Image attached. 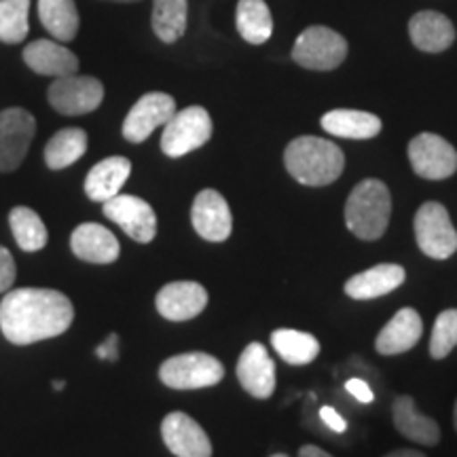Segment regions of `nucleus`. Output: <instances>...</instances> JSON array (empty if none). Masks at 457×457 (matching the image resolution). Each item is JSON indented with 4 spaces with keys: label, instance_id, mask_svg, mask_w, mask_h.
Wrapping results in <instances>:
<instances>
[{
    "label": "nucleus",
    "instance_id": "34",
    "mask_svg": "<svg viewBox=\"0 0 457 457\" xmlns=\"http://www.w3.org/2000/svg\"><path fill=\"white\" fill-rule=\"evenodd\" d=\"M345 390L350 392L353 398L360 400V403H364V404L373 403V400H375V394H373V390H370V387H369L367 381L356 379V377H353V379L347 381V384H345Z\"/></svg>",
    "mask_w": 457,
    "mask_h": 457
},
{
    "label": "nucleus",
    "instance_id": "10",
    "mask_svg": "<svg viewBox=\"0 0 457 457\" xmlns=\"http://www.w3.org/2000/svg\"><path fill=\"white\" fill-rule=\"evenodd\" d=\"M37 121L24 108L0 112V171H13L21 165L32 145Z\"/></svg>",
    "mask_w": 457,
    "mask_h": 457
},
{
    "label": "nucleus",
    "instance_id": "39",
    "mask_svg": "<svg viewBox=\"0 0 457 457\" xmlns=\"http://www.w3.org/2000/svg\"><path fill=\"white\" fill-rule=\"evenodd\" d=\"M64 381H54V387H55V390H64Z\"/></svg>",
    "mask_w": 457,
    "mask_h": 457
},
{
    "label": "nucleus",
    "instance_id": "8",
    "mask_svg": "<svg viewBox=\"0 0 457 457\" xmlns=\"http://www.w3.org/2000/svg\"><path fill=\"white\" fill-rule=\"evenodd\" d=\"M49 104L60 114L79 117V114L94 112L104 100V85L94 77L68 74L51 83L47 91Z\"/></svg>",
    "mask_w": 457,
    "mask_h": 457
},
{
    "label": "nucleus",
    "instance_id": "3",
    "mask_svg": "<svg viewBox=\"0 0 457 457\" xmlns=\"http://www.w3.org/2000/svg\"><path fill=\"white\" fill-rule=\"evenodd\" d=\"M392 216V195L386 182L367 179L353 187L345 202V225L362 242L384 237Z\"/></svg>",
    "mask_w": 457,
    "mask_h": 457
},
{
    "label": "nucleus",
    "instance_id": "7",
    "mask_svg": "<svg viewBox=\"0 0 457 457\" xmlns=\"http://www.w3.org/2000/svg\"><path fill=\"white\" fill-rule=\"evenodd\" d=\"M415 239L426 256L445 261L457 253V231L443 204L426 202L415 214Z\"/></svg>",
    "mask_w": 457,
    "mask_h": 457
},
{
    "label": "nucleus",
    "instance_id": "40",
    "mask_svg": "<svg viewBox=\"0 0 457 457\" xmlns=\"http://www.w3.org/2000/svg\"><path fill=\"white\" fill-rule=\"evenodd\" d=\"M453 426H455V432H457V400H455V409H453Z\"/></svg>",
    "mask_w": 457,
    "mask_h": 457
},
{
    "label": "nucleus",
    "instance_id": "36",
    "mask_svg": "<svg viewBox=\"0 0 457 457\" xmlns=\"http://www.w3.org/2000/svg\"><path fill=\"white\" fill-rule=\"evenodd\" d=\"M96 356L102 358V360H111V362H114V360L119 358V335L108 337V339L102 343L98 350H96Z\"/></svg>",
    "mask_w": 457,
    "mask_h": 457
},
{
    "label": "nucleus",
    "instance_id": "17",
    "mask_svg": "<svg viewBox=\"0 0 457 457\" xmlns=\"http://www.w3.org/2000/svg\"><path fill=\"white\" fill-rule=\"evenodd\" d=\"M71 248L77 259L96 262V265L114 262L121 253L117 237L106 227L96 225V222H83L74 228L71 236Z\"/></svg>",
    "mask_w": 457,
    "mask_h": 457
},
{
    "label": "nucleus",
    "instance_id": "35",
    "mask_svg": "<svg viewBox=\"0 0 457 457\" xmlns=\"http://www.w3.org/2000/svg\"><path fill=\"white\" fill-rule=\"evenodd\" d=\"M320 417H322V421L330 428V430L345 432V428H347L345 420H343V417L337 413L333 407H322V409H320Z\"/></svg>",
    "mask_w": 457,
    "mask_h": 457
},
{
    "label": "nucleus",
    "instance_id": "11",
    "mask_svg": "<svg viewBox=\"0 0 457 457\" xmlns=\"http://www.w3.org/2000/svg\"><path fill=\"white\" fill-rule=\"evenodd\" d=\"M104 216L123 228L138 244L153 242L157 236V216L151 204L134 195H121L104 202Z\"/></svg>",
    "mask_w": 457,
    "mask_h": 457
},
{
    "label": "nucleus",
    "instance_id": "18",
    "mask_svg": "<svg viewBox=\"0 0 457 457\" xmlns=\"http://www.w3.org/2000/svg\"><path fill=\"white\" fill-rule=\"evenodd\" d=\"M421 333H424V322L420 313L413 307H403L377 335L375 347L384 356H396L413 350L421 339Z\"/></svg>",
    "mask_w": 457,
    "mask_h": 457
},
{
    "label": "nucleus",
    "instance_id": "41",
    "mask_svg": "<svg viewBox=\"0 0 457 457\" xmlns=\"http://www.w3.org/2000/svg\"><path fill=\"white\" fill-rule=\"evenodd\" d=\"M114 3H138V0H114Z\"/></svg>",
    "mask_w": 457,
    "mask_h": 457
},
{
    "label": "nucleus",
    "instance_id": "19",
    "mask_svg": "<svg viewBox=\"0 0 457 457\" xmlns=\"http://www.w3.org/2000/svg\"><path fill=\"white\" fill-rule=\"evenodd\" d=\"M409 37L424 54H441L455 43V26L447 15L436 11H420L411 17Z\"/></svg>",
    "mask_w": 457,
    "mask_h": 457
},
{
    "label": "nucleus",
    "instance_id": "33",
    "mask_svg": "<svg viewBox=\"0 0 457 457\" xmlns=\"http://www.w3.org/2000/svg\"><path fill=\"white\" fill-rule=\"evenodd\" d=\"M17 278V267L13 254L4 245H0V293H9Z\"/></svg>",
    "mask_w": 457,
    "mask_h": 457
},
{
    "label": "nucleus",
    "instance_id": "15",
    "mask_svg": "<svg viewBox=\"0 0 457 457\" xmlns=\"http://www.w3.org/2000/svg\"><path fill=\"white\" fill-rule=\"evenodd\" d=\"M237 379L250 396L265 400L276 390V364L262 343H248L237 360Z\"/></svg>",
    "mask_w": 457,
    "mask_h": 457
},
{
    "label": "nucleus",
    "instance_id": "29",
    "mask_svg": "<svg viewBox=\"0 0 457 457\" xmlns=\"http://www.w3.org/2000/svg\"><path fill=\"white\" fill-rule=\"evenodd\" d=\"M188 0H153V30L163 43H176L187 32Z\"/></svg>",
    "mask_w": 457,
    "mask_h": 457
},
{
    "label": "nucleus",
    "instance_id": "26",
    "mask_svg": "<svg viewBox=\"0 0 457 457\" xmlns=\"http://www.w3.org/2000/svg\"><path fill=\"white\" fill-rule=\"evenodd\" d=\"M38 17L60 43H71L77 37L79 11L74 0H38Z\"/></svg>",
    "mask_w": 457,
    "mask_h": 457
},
{
    "label": "nucleus",
    "instance_id": "16",
    "mask_svg": "<svg viewBox=\"0 0 457 457\" xmlns=\"http://www.w3.org/2000/svg\"><path fill=\"white\" fill-rule=\"evenodd\" d=\"M155 305L170 322H187L205 310L208 290L197 282H171L159 290Z\"/></svg>",
    "mask_w": 457,
    "mask_h": 457
},
{
    "label": "nucleus",
    "instance_id": "4",
    "mask_svg": "<svg viewBox=\"0 0 457 457\" xmlns=\"http://www.w3.org/2000/svg\"><path fill=\"white\" fill-rule=\"evenodd\" d=\"M225 367L219 358L204 352H188L165 360L159 369V379L171 390H202L220 384Z\"/></svg>",
    "mask_w": 457,
    "mask_h": 457
},
{
    "label": "nucleus",
    "instance_id": "12",
    "mask_svg": "<svg viewBox=\"0 0 457 457\" xmlns=\"http://www.w3.org/2000/svg\"><path fill=\"white\" fill-rule=\"evenodd\" d=\"M176 114V102L171 96L153 91V94L142 96V98L131 106L123 121V138L140 145L157 128H162Z\"/></svg>",
    "mask_w": 457,
    "mask_h": 457
},
{
    "label": "nucleus",
    "instance_id": "1",
    "mask_svg": "<svg viewBox=\"0 0 457 457\" xmlns=\"http://www.w3.org/2000/svg\"><path fill=\"white\" fill-rule=\"evenodd\" d=\"M72 320V303L60 290L17 288L0 303V330L15 345L64 335Z\"/></svg>",
    "mask_w": 457,
    "mask_h": 457
},
{
    "label": "nucleus",
    "instance_id": "24",
    "mask_svg": "<svg viewBox=\"0 0 457 457\" xmlns=\"http://www.w3.org/2000/svg\"><path fill=\"white\" fill-rule=\"evenodd\" d=\"M320 125L330 136H339V138L347 140H369L375 138L381 131V119L377 114L364 111H347V108L327 112L320 119Z\"/></svg>",
    "mask_w": 457,
    "mask_h": 457
},
{
    "label": "nucleus",
    "instance_id": "9",
    "mask_svg": "<svg viewBox=\"0 0 457 457\" xmlns=\"http://www.w3.org/2000/svg\"><path fill=\"white\" fill-rule=\"evenodd\" d=\"M409 162L420 179L445 180L457 171V151L443 136L424 131L409 142Z\"/></svg>",
    "mask_w": 457,
    "mask_h": 457
},
{
    "label": "nucleus",
    "instance_id": "42",
    "mask_svg": "<svg viewBox=\"0 0 457 457\" xmlns=\"http://www.w3.org/2000/svg\"><path fill=\"white\" fill-rule=\"evenodd\" d=\"M271 457H288L286 453H276V455H271Z\"/></svg>",
    "mask_w": 457,
    "mask_h": 457
},
{
    "label": "nucleus",
    "instance_id": "28",
    "mask_svg": "<svg viewBox=\"0 0 457 457\" xmlns=\"http://www.w3.org/2000/svg\"><path fill=\"white\" fill-rule=\"evenodd\" d=\"M87 151V134L79 128L60 129L45 146V163L51 170H64L77 163Z\"/></svg>",
    "mask_w": 457,
    "mask_h": 457
},
{
    "label": "nucleus",
    "instance_id": "22",
    "mask_svg": "<svg viewBox=\"0 0 457 457\" xmlns=\"http://www.w3.org/2000/svg\"><path fill=\"white\" fill-rule=\"evenodd\" d=\"M392 417L396 430L404 438L417 445H426L434 447L441 441V428L432 417L420 413L415 407V400L411 396H398L392 404Z\"/></svg>",
    "mask_w": 457,
    "mask_h": 457
},
{
    "label": "nucleus",
    "instance_id": "38",
    "mask_svg": "<svg viewBox=\"0 0 457 457\" xmlns=\"http://www.w3.org/2000/svg\"><path fill=\"white\" fill-rule=\"evenodd\" d=\"M384 457H426L421 451H415V449H398V451H392V453H387Z\"/></svg>",
    "mask_w": 457,
    "mask_h": 457
},
{
    "label": "nucleus",
    "instance_id": "6",
    "mask_svg": "<svg viewBox=\"0 0 457 457\" xmlns=\"http://www.w3.org/2000/svg\"><path fill=\"white\" fill-rule=\"evenodd\" d=\"M212 138V119L202 106H188L185 111H176L174 117L163 125L162 151L176 159L202 148Z\"/></svg>",
    "mask_w": 457,
    "mask_h": 457
},
{
    "label": "nucleus",
    "instance_id": "21",
    "mask_svg": "<svg viewBox=\"0 0 457 457\" xmlns=\"http://www.w3.org/2000/svg\"><path fill=\"white\" fill-rule=\"evenodd\" d=\"M404 278H407V271L403 267L394 265V262H384V265H375L347 279L345 295L356 301L377 299V296H384L403 286Z\"/></svg>",
    "mask_w": 457,
    "mask_h": 457
},
{
    "label": "nucleus",
    "instance_id": "13",
    "mask_svg": "<svg viewBox=\"0 0 457 457\" xmlns=\"http://www.w3.org/2000/svg\"><path fill=\"white\" fill-rule=\"evenodd\" d=\"M191 220L197 236L205 242H225L233 231V216L227 199L214 188H204L191 208Z\"/></svg>",
    "mask_w": 457,
    "mask_h": 457
},
{
    "label": "nucleus",
    "instance_id": "2",
    "mask_svg": "<svg viewBox=\"0 0 457 457\" xmlns=\"http://www.w3.org/2000/svg\"><path fill=\"white\" fill-rule=\"evenodd\" d=\"M284 165L305 187H327L343 174L345 157L335 142L318 136H299L286 146Z\"/></svg>",
    "mask_w": 457,
    "mask_h": 457
},
{
    "label": "nucleus",
    "instance_id": "30",
    "mask_svg": "<svg viewBox=\"0 0 457 457\" xmlns=\"http://www.w3.org/2000/svg\"><path fill=\"white\" fill-rule=\"evenodd\" d=\"M9 225L17 245L26 250V253H37V250H43L47 245V227H45L41 216L34 212L32 208L17 205V208L11 210Z\"/></svg>",
    "mask_w": 457,
    "mask_h": 457
},
{
    "label": "nucleus",
    "instance_id": "14",
    "mask_svg": "<svg viewBox=\"0 0 457 457\" xmlns=\"http://www.w3.org/2000/svg\"><path fill=\"white\" fill-rule=\"evenodd\" d=\"M162 436L165 447L176 457H212V443L193 417L174 411L163 420Z\"/></svg>",
    "mask_w": 457,
    "mask_h": 457
},
{
    "label": "nucleus",
    "instance_id": "27",
    "mask_svg": "<svg viewBox=\"0 0 457 457\" xmlns=\"http://www.w3.org/2000/svg\"><path fill=\"white\" fill-rule=\"evenodd\" d=\"M271 345L284 362L295 364V367H303V364L313 362L320 353V343L316 337L293 328L273 330Z\"/></svg>",
    "mask_w": 457,
    "mask_h": 457
},
{
    "label": "nucleus",
    "instance_id": "31",
    "mask_svg": "<svg viewBox=\"0 0 457 457\" xmlns=\"http://www.w3.org/2000/svg\"><path fill=\"white\" fill-rule=\"evenodd\" d=\"M30 0H0V41L17 45L28 34Z\"/></svg>",
    "mask_w": 457,
    "mask_h": 457
},
{
    "label": "nucleus",
    "instance_id": "37",
    "mask_svg": "<svg viewBox=\"0 0 457 457\" xmlns=\"http://www.w3.org/2000/svg\"><path fill=\"white\" fill-rule=\"evenodd\" d=\"M299 457H333V455L327 453L324 449L316 447V445H303L299 449Z\"/></svg>",
    "mask_w": 457,
    "mask_h": 457
},
{
    "label": "nucleus",
    "instance_id": "20",
    "mask_svg": "<svg viewBox=\"0 0 457 457\" xmlns=\"http://www.w3.org/2000/svg\"><path fill=\"white\" fill-rule=\"evenodd\" d=\"M24 62L28 68H32V72L54 79L77 74L79 71V57L64 45L47 41V38L28 45L24 49Z\"/></svg>",
    "mask_w": 457,
    "mask_h": 457
},
{
    "label": "nucleus",
    "instance_id": "25",
    "mask_svg": "<svg viewBox=\"0 0 457 457\" xmlns=\"http://www.w3.org/2000/svg\"><path fill=\"white\" fill-rule=\"evenodd\" d=\"M236 26L242 38L250 45H262L273 34V17L265 0H239Z\"/></svg>",
    "mask_w": 457,
    "mask_h": 457
},
{
    "label": "nucleus",
    "instance_id": "32",
    "mask_svg": "<svg viewBox=\"0 0 457 457\" xmlns=\"http://www.w3.org/2000/svg\"><path fill=\"white\" fill-rule=\"evenodd\" d=\"M453 347H457V310H445L434 322L430 356L443 360L453 352Z\"/></svg>",
    "mask_w": 457,
    "mask_h": 457
},
{
    "label": "nucleus",
    "instance_id": "23",
    "mask_svg": "<svg viewBox=\"0 0 457 457\" xmlns=\"http://www.w3.org/2000/svg\"><path fill=\"white\" fill-rule=\"evenodd\" d=\"M131 174V163L128 157H106L96 163L85 179V193L91 202H108L117 197Z\"/></svg>",
    "mask_w": 457,
    "mask_h": 457
},
{
    "label": "nucleus",
    "instance_id": "5",
    "mask_svg": "<svg viewBox=\"0 0 457 457\" xmlns=\"http://www.w3.org/2000/svg\"><path fill=\"white\" fill-rule=\"evenodd\" d=\"M347 41L327 26L305 28L293 47V60L307 71L328 72L339 68L347 57Z\"/></svg>",
    "mask_w": 457,
    "mask_h": 457
}]
</instances>
